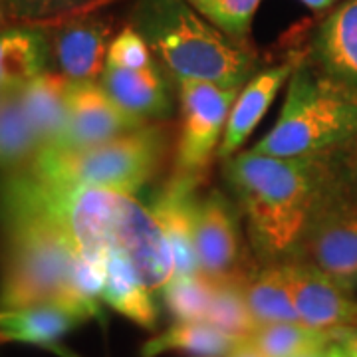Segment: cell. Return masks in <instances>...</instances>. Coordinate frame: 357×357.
I'll list each match as a JSON object with an SVG mask.
<instances>
[{"label":"cell","mask_w":357,"mask_h":357,"mask_svg":"<svg viewBox=\"0 0 357 357\" xmlns=\"http://www.w3.org/2000/svg\"><path fill=\"white\" fill-rule=\"evenodd\" d=\"M34 215L62 230L79 256H128L153 294H163L175 276L165 232L149 206L128 192L56 185L18 173L2 191V215Z\"/></svg>","instance_id":"obj_1"},{"label":"cell","mask_w":357,"mask_h":357,"mask_svg":"<svg viewBox=\"0 0 357 357\" xmlns=\"http://www.w3.org/2000/svg\"><path fill=\"white\" fill-rule=\"evenodd\" d=\"M337 157L280 159L244 151L225 161V178L246 217L260 262H288Z\"/></svg>","instance_id":"obj_2"},{"label":"cell","mask_w":357,"mask_h":357,"mask_svg":"<svg viewBox=\"0 0 357 357\" xmlns=\"http://www.w3.org/2000/svg\"><path fill=\"white\" fill-rule=\"evenodd\" d=\"M129 24L175 79L243 89L255 76V52L220 32L187 0H135L129 8Z\"/></svg>","instance_id":"obj_3"},{"label":"cell","mask_w":357,"mask_h":357,"mask_svg":"<svg viewBox=\"0 0 357 357\" xmlns=\"http://www.w3.org/2000/svg\"><path fill=\"white\" fill-rule=\"evenodd\" d=\"M357 147V102L298 60L276 126L252 147L280 159H316Z\"/></svg>","instance_id":"obj_4"},{"label":"cell","mask_w":357,"mask_h":357,"mask_svg":"<svg viewBox=\"0 0 357 357\" xmlns=\"http://www.w3.org/2000/svg\"><path fill=\"white\" fill-rule=\"evenodd\" d=\"M8 252L0 282V310L64 304L100 316V307L84 304L74 294L76 248L58 227L34 215L4 213Z\"/></svg>","instance_id":"obj_5"},{"label":"cell","mask_w":357,"mask_h":357,"mask_svg":"<svg viewBox=\"0 0 357 357\" xmlns=\"http://www.w3.org/2000/svg\"><path fill=\"white\" fill-rule=\"evenodd\" d=\"M165 147L163 128L145 126L84 149L44 147L24 171L56 185L98 187L135 195L153 178L163 161Z\"/></svg>","instance_id":"obj_6"},{"label":"cell","mask_w":357,"mask_h":357,"mask_svg":"<svg viewBox=\"0 0 357 357\" xmlns=\"http://www.w3.org/2000/svg\"><path fill=\"white\" fill-rule=\"evenodd\" d=\"M347 167L337 165L321 187L288 262L316 268L335 286L354 294L357 290V201Z\"/></svg>","instance_id":"obj_7"},{"label":"cell","mask_w":357,"mask_h":357,"mask_svg":"<svg viewBox=\"0 0 357 357\" xmlns=\"http://www.w3.org/2000/svg\"><path fill=\"white\" fill-rule=\"evenodd\" d=\"M195 248L199 274L215 286L244 290L258 272L243 238L238 208L220 191H211L197 201Z\"/></svg>","instance_id":"obj_8"},{"label":"cell","mask_w":357,"mask_h":357,"mask_svg":"<svg viewBox=\"0 0 357 357\" xmlns=\"http://www.w3.org/2000/svg\"><path fill=\"white\" fill-rule=\"evenodd\" d=\"M181 100L177 171L201 177L225 135L232 103L241 89L201 79H175Z\"/></svg>","instance_id":"obj_9"},{"label":"cell","mask_w":357,"mask_h":357,"mask_svg":"<svg viewBox=\"0 0 357 357\" xmlns=\"http://www.w3.org/2000/svg\"><path fill=\"white\" fill-rule=\"evenodd\" d=\"M147 126L128 114L103 91L98 82H72L68 98V121L54 149H84L121 137Z\"/></svg>","instance_id":"obj_10"},{"label":"cell","mask_w":357,"mask_h":357,"mask_svg":"<svg viewBox=\"0 0 357 357\" xmlns=\"http://www.w3.org/2000/svg\"><path fill=\"white\" fill-rule=\"evenodd\" d=\"M310 64L357 102V0H342L321 22L310 44Z\"/></svg>","instance_id":"obj_11"},{"label":"cell","mask_w":357,"mask_h":357,"mask_svg":"<svg viewBox=\"0 0 357 357\" xmlns=\"http://www.w3.org/2000/svg\"><path fill=\"white\" fill-rule=\"evenodd\" d=\"M199 177L175 171L163 189L157 192L151 213L165 232L177 278L199 276V260L195 248V213H197Z\"/></svg>","instance_id":"obj_12"},{"label":"cell","mask_w":357,"mask_h":357,"mask_svg":"<svg viewBox=\"0 0 357 357\" xmlns=\"http://www.w3.org/2000/svg\"><path fill=\"white\" fill-rule=\"evenodd\" d=\"M294 307L302 324L319 330L357 328V300L328 276L302 262H284Z\"/></svg>","instance_id":"obj_13"},{"label":"cell","mask_w":357,"mask_h":357,"mask_svg":"<svg viewBox=\"0 0 357 357\" xmlns=\"http://www.w3.org/2000/svg\"><path fill=\"white\" fill-rule=\"evenodd\" d=\"M114 24L105 18H77L52 36L50 58L56 72L70 82H96L102 77Z\"/></svg>","instance_id":"obj_14"},{"label":"cell","mask_w":357,"mask_h":357,"mask_svg":"<svg viewBox=\"0 0 357 357\" xmlns=\"http://www.w3.org/2000/svg\"><path fill=\"white\" fill-rule=\"evenodd\" d=\"M100 86L121 109L143 121L163 119L173 112V98L163 76V66L157 60L143 68L105 62Z\"/></svg>","instance_id":"obj_15"},{"label":"cell","mask_w":357,"mask_h":357,"mask_svg":"<svg viewBox=\"0 0 357 357\" xmlns=\"http://www.w3.org/2000/svg\"><path fill=\"white\" fill-rule=\"evenodd\" d=\"M296 64L298 60H288L284 64L266 68L244 84L232 103L225 135L218 145L217 155L222 161L230 159L246 143L250 133L268 112L270 103L274 102L276 93L286 82H290Z\"/></svg>","instance_id":"obj_16"},{"label":"cell","mask_w":357,"mask_h":357,"mask_svg":"<svg viewBox=\"0 0 357 357\" xmlns=\"http://www.w3.org/2000/svg\"><path fill=\"white\" fill-rule=\"evenodd\" d=\"M88 314L64 304L0 310V342H22L52 347L56 340L74 330Z\"/></svg>","instance_id":"obj_17"},{"label":"cell","mask_w":357,"mask_h":357,"mask_svg":"<svg viewBox=\"0 0 357 357\" xmlns=\"http://www.w3.org/2000/svg\"><path fill=\"white\" fill-rule=\"evenodd\" d=\"M72 82L58 72H44L20 89L26 115L36 133L40 149L56 145L68 121V98Z\"/></svg>","instance_id":"obj_18"},{"label":"cell","mask_w":357,"mask_h":357,"mask_svg":"<svg viewBox=\"0 0 357 357\" xmlns=\"http://www.w3.org/2000/svg\"><path fill=\"white\" fill-rule=\"evenodd\" d=\"M48 40L38 30L13 28L0 32V91H16L46 72Z\"/></svg>","instance_id":"obj_19"},{"label":"cell","mask_w":357,"mask_h":357,"mask_svg":"<svg viewBox=\"0 0 357 357\" xmlns=\"http://www.w3.org/2000/svg\"><path fill=\"white\" fill-rule=\"evenodd\" d=\"M153 292L139 278L135 266L129 262L128 256L119 252H107L105 260V286L102 300L112 306L115 312L133 319L143 328H155L157 306Z\"/></svg>","instance_id":"obj_20"},{"label":"cell","mask_w":357,"mask_h":357,"mask_svg":"<svg viewBox=\"0 0 357 357\" xmlns=\"http://www.w3.org/2000/svg\"><path fill=\"white\" fill-rule=\"evenodd\" d=\"M248 337L218 330L208 321H177L143 345V357H159L167 351H181L195 357H227Z\"/></svg>","instance_id":"obj_21"},{"label":"cell","mask_w":357,"mask_h":357,"mask_svg":"<svg viewBox=\"0 0 357 357\" xmlns=\"http://www.w3.org/2000/svg\"><path fill=\"white\" fill-rule=\"evenodd\" d=\"M243 294L258 324L300 321L284 262H272L258 268L255 278L244 286Z\"/></svg>","instance_id":"obj_22"},{"label":"cell","mask_w":357,"mask_h":357,"mask_svg":"<svg viewBox=\"0 0 357 357\" xmlns=\"http://www.w3.org/2000/svg\"><path fill=\"white\" fill-rule=\"evenodd\" d=\"M250 342L264 357H296L307 349L332 345L335 330H319L302 321H272L260 324Z\"/></svg>","instance_id":"obj_23"},{"label":"cell","mask_w":357,"mask_h":357,"mask_svg":"<svg viewBox=\"0 0 357 357\" xmlns=\"http://www.w3.org/2000/svg\"><path fill=\"white\" fill-rule=\"evenodd\" d=\"M40 143L20 100V89L0 98V165H18L34 159Z\"/></svg>","instance_id":"obj_24"},{"label":"cell","mask_w":357,"mask_h":357,"mask_svg":"<svg viewBox=\"0 0 357 357\" xmlns=\"http://www.w3.org/2000/svg\"><path fill=\"white\" fill-rule=\"evenodd\" d=\"M204 321L238 337H250L260 326L244 300L243 288L236 286H215Z\"/></svg>","instance_id":"obj_25"},{"label":"cell","mask_w":357,"mask_h":357,"mask_svg":"<svg viewBox=\"0 0 357 357\" xmlns=\"http://www.w3.org/2000/svg\"><path fill=\"white\" fill-rule=\"evenodd\" d=\"M187 2L229 38L246 44L255 14L262 0H187Z\"/></svg>","instance_id":"obj_26"},{"label":"cell","mask_w":357,"mask_h":357,"mask_svg":"<svg viewBox=\"0 0 357 357\" xmlns=\"http://www.w3.org/2000/svg\"><path fill=\"white\" fill-rule=\"evenodd\" d=\"M213 290L215 286L204 280L201 274L191 278L173 276L161 296L178 321H204L213 300Z\"/></svg>","instance_id":"obj_27"},{"label":"cell","mask_w":357,"mask_h":357,"mask_svg":"<svg viewBox=\"0 0 357 357\" xmlns=\"http://www.w3.org/2000/svg\"><path fill=\"white\" fill-rule=\"evenodd\" d=\"M86 2L89 0H4L8 14L20 20H42L58 16Z\"/></svg>","instance_id":"obj_28"},{"label":"cell","mask_w":357,"mask_h":357,"mask_svg":"<svg viewBox=\"0 0 357 357\" xmlns=\"http://www.w3.org/2000/svg\"><path fill=\"white\" fill-rule=\"evenodd\" d=\"M335 342H340L351 356L357 357V328H337Z\"/></svg>","instance_id":"obj_29"},{"label":"cell","mask_w":357,"mask_h":357,"mask_svg":"<svg viewBox=\"0 0 357 357\" xmlns=\"http://www.w3.org/2000/svg\"><path fill=\"white\" fill-rule=\"evenodd\" d=\"M227 357H264V356L258 351V347H256V345L250 342V337H248V340H246L238 349H234V351Z\"/></svg>","instance_id":"obj_30"},{"label":"cell","mask_w":357,"mask_h":357,"mask_svg":"<svg viewBox=\"0 0 357 357\" xmlns=\"http://www.w3.org/2000/svg\"><path fill=\"white\" fill-rule=\"evenodd\" d=\"M300 2H304L307 8H312L316 13H324V10H330L332 6H335L340 0H300Z\"/></svg>","instance_id":"obj_31"},{"label":"cell","mask_w":357,"mask_h":357,"mask_svg":"<svg viewBox=\"0 0 357 357\" xmlns=\"http://www.w3.org/2000/svg\"><path fill=\"white\" fill-rule=\"evenodd\" d=\"M328 357H354V356H351V354H349V351H347L340 342H333V344L328 347Z\"/></svg>","instance_id":"obj_32"},{"label":"cell","mask_w":357,"mask_h":357,"mask_svg":"<svg viewBox=\"0 0 357 357\" xmlns=\"http://www.w3.org/2000/svg\"><path fill=\"white\" fill-rule=\"evenodd\" d=\"M347 177H349V185H351V192L357 201V161L354 165L347 167Z\"/></svg>","instance_id":"obj_33"},{"label":"cell","mask_w":357,"mask_h":357,"mask_svg":"<svg viewBox=\"0 0 357 357\" xmlns=\"http://www.w3.org/2000/svg\"><path fill=\"white\" fill-rule=\"evenodd\" d=\"M330 347V345H328ZM328 347H316V349H307L304 354L296 357H328Z\"/></svg>","instance_id":"obj_34"},{"label":"cell","mask_w":357,"mask_h":357,"mask_svg":"<svg viewBox=\"0 0 357 357\" xmlns=\"http://www.w3.org/2000/svg\"><path fill=\"white\" fill-rule=\"evenodd\" d=\"M4 8H6V4H4V0H0V20H2V16H4Z\"/></svg>","instance_id":"obj_35"},{"label":"cell","mask_w":357,"mask_h":357,"mask_svg":"<svg viewBox=\"0 0 357 357\" xmlns=\"http://www.w3.org/2000/svg\"><path fill=\"white\" fill-rule=\"evenodd\" d=\"M356 161H357V147H356Z\"/></svg>","instance_id":"obj_36"},{"label":"cell","mask_w":357,"mask_h":357,"mask_svg":"<svg viewBox=\"0 0 357 357\" xmlns=\"http://www.w3.org/2000/svg\"><path fill=\"white\" fill-rule=\"evenodd\" d=\"M2 93H4V91H0V98H2Z\"/></svg>","instance_id":"obj_37"}]
</instances>
